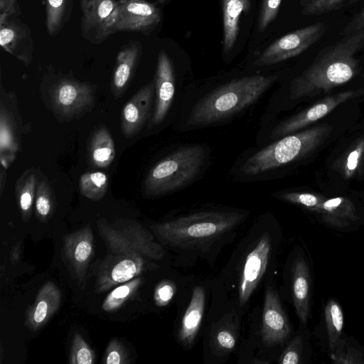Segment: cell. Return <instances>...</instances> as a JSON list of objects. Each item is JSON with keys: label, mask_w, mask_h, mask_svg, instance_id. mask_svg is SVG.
Wrapping results in <instances>:
<instances>
[{"label": "cell", "mask_w": 364, "mask_h": 364, "mask_svg": "<svg viewBox=\"0 0 364 364\" xmlns=\"http://www.w3.org/2000/svg\"><path fill=\"white\" fill-rule=\"evenodd\" d=\"M107 247L105 258L95 267V290L105 292L153 268L164 256L162 247L138 222L119 218L97 222Z\"/></svg>", "instance_id": "1"}, {"label": "cell", "mask_w": 364, "mask_h": 364, "mask_svg": "<svg viewBox=\"0 0 364 364\" xmlns=\"http://www.w3.org/2000/svg\"><path fill=\"white\" fill-rule=\"evenodd\" d=\"M363 46L364 28L323 48L313 63L291 81L290 100L328 93L349 82L359 72L360 63L355 55Z\"/></svg>", "instance_id": "2"}, {"label": "cell", "mask_w": 364, "mask_h": 364, "mask_svg": "<svg viewBox=\"0 0 364 364\" xmlns=\"http://www.w3.org/2000/svg\"><path fill=\"white\" fill-rule=\"evenodd\" d=\"M276 75H254L234 79L200 100L188 124L208 126L222 122L255 103L277 81Z\"/></svg>", "instance_id": "3"}, {"label": "cell", "mask_w": 364, "mask_h": 364, "mask_svg": "<svg viewBox=\"0 0 364 364\" xmlns=\"http://www.w3.org/2000/svg\"><path fill=\"white\" fill-rule=\"evenodd\" d=\"M245 218L242 212L200 211L152 225L151 230L164 245L193 248L217 239L237 226Z\"/></svg>", "instance_id": "4"}, {"label": "cell", "mask_w": 364, "mask_h": 364, "mask_svg": "<svg viewBox=\"0 0 364 364\" xmlns=\"http://www.w3.org/2000/svg\"><path fill=\"white\" fill-rule=\"evenodd\" d=\"M331 129L328 124H319L276 139L250 156L240 166L241 173L258 176L284 168L317 149Z\"/></svg>", "instance_id": "5"}, {"label": "cell", "mask_w": 364, "mask_h": 364, "mask_svg": "<svg viewBox=\"0 0 364 364\" xmlns=\"http://www.w3.org/2000/svg\"><path fill=\"white\" fill-rule=\"evenodd\" d=\"M207 159L206 149L200 144L181 146L155 164L143 183L147 198L165 196L184 188L200 173Z\"/></svg>", "instance_id": "6"}, {"label": "cell", "mask_w": 364, "mask_h": 364, "mask_svg": "<svg viewBox=\"0 0 364 364\" xmlns=\"http://www.w3.org/2000/svg\"><path fill=\"white\" fill-rule=\"evenodd\" d=\"M272 196L314 213L323 223L337 230H346L359 220L357 207L348 197H327L301 191H282Z\"/></svg>", "instance_id": "7"}, {"label": "cell", "mask_w": 364, "mask_h": 364, "mask_svg": "<svg viewBox=\"0 0 364 364\" xmlns=\"http://www.w3.org/2000/svg\"><path fill=\"white\" fill-rule=\"evenodd\" d=\"M327 30L323 22H317L288 33L266 48L254 65L267 66L294 58L318 42Z\"/></svg>", "instance_id": "8"}, {"label": "cell", "mask_w": 364, "mask_h": 364, "mask_svg": "<svg viewBox=\"0 0 364 364\" xmlns=\"http://www.w3.org/2000/svg\"><path fill=\"white\" fill-rule=\"evenodd\" d=\"M51 102L58 116L67 120L78 118L95 106L92 85L73 79H62L51 90Z\"/></svg>", "instance_id": "9"}, {"label": "cell", "mask_w": 364, "mask_h": 364, "mask_svg": "<svg viewBox=\"0 0 364 364\" xmlns=\"http://www.w3.org/2000/svg\"><path fill=\"white\" fill-rule=\"evenodd\" d=\"M363 95L364 88H359L327 95L311 106L279 122L272 129L270 138L278 139L302 130L326 116L343 102Z\"/></svg>", "instance_id": "10"}, {"label": "cell", "mask_w": 364, "mask_h": 364, "mask_svg": "<svg viewBox=\"0 0 364 364\" xmlns=\"http://www.w3.org/2000/svg\"><path fill=\"white\" fill-rule=\"evenodd\" d=\"M116 31L150 33L161 21V11L145 0H119L116 8Z\"/></svg>", "instance_id": "11"}, {"label": "cell", "mask_w": 364, "mask_h": 364, "mask_svg": "<svg viewBox=\"0 0 364 364\" xmlns=\"http://www.w3.org/2000/svg\"><path fill=\"white\" fill-rule=\"evenodd\" d=\"M17 16L0 14V46L28 66L33 57L34 42L28 26Z\"/></svg>", "instance_id": "12"}, {"label": "cell", "mask_w": 364, "mask_h": 364, "mask_svg": "<svg viewBox=\"0 0 364 364\" xmlns=\"http://www.w3.org/2000/svg\"><path fill=\"white\" fill-rule=\"evenodd\" d=\"M270 252V237L268 233H265L245 259L239 285L240 306L246 304L260 282L266 270Z\"/></svg>", "instance_id": "13"}, {"label": "cell", "mask_w": 364, "mask_h": 364, "mask_svg": "<svg viewBox=\"0 0 364 364\" xmlns=\"http://www.w3.org/2000/svg\"><path fill=\"white\" fill-rule=\"evenodd\" d=\"M155 105L149 127L161 124L166 118L175 95V75L172 63L164 50L158 55L155 75Z\"/></svg>", "instance_id": "14"}, {"label": "cell", "mask_w": 364, "mask_h": 364, "mask_svg": "<svg viewBox=\"0 0 364 364\" xmlns=\"http://www.w3.org/2000/svg\"><path fill=\"white\" fill-rule=\"evenodd\" d=\"M93 239L90 225L64 237V255L79 284H82L85 279L88 264L92 257Z\"/></svg>", "instance_id": "15"}, {"label": "cell", "mask_w": 364, "mask_h": 364, "mask_svg": "<svg viewBox=\"0 0 364 364\" xmlns=\"http://www.w3.org/2000/svg\"><path fill=\"white\" fill-rule=\"evenodd\" d=\"M155 80L141 87L124 105L121 115L123 134L131 138L137 134L150 117L155 97Z\"/></svg>", "instance_id": "16"}, {"label": "cell", "mask_w": 364, "mask_h": 364, "mask_svg": "<svg viewBox=\"0 0 364 364\" xmlns=\"http://www.w3.org/2000/svg\"><path fill=\"white\" fill-rule=\"evenodd\" d=\"M291 327L275 291L269 287L265 292L262 312V338L267 345L282 343Z\"/></svg>", "instance_id": "17"}, {"label": "cell", "mask_w": 364, "mask_h": 364, "mask_svg": "<svg viewBox=\"0 0 364 364\" xmlns=\"http://www.w3.org/2000/svg\"><path fill=\"white\" fill-rule=\"evenodd\" d=\"M6 95L1 90L0 103V161L6 170L14 160L20 146L19 131L22 122L18 112L8 106Z\"/></svg>", "instance_id": "18"}, {"label": "cell", "mask_w": 364, "mask_h": 364, "mask_svg": "<svg viewBox=\"0 0 364 364\" xmlns=\"http://www.w3.org/2000/svg\"><path fill=\"white\" fill-rule=\"evenodd\" d=\"M117 3L115 0H80V28L85 40L98 44L101 31Z\"/></svg>", "instance_id": "19"}, {"label": "cell", "mask_w": 364, "mask_h": 364, "mask_svg": "<svg viewBox=\"0 0 364 364\" xmlns=\"http://www.w3.org/2000/svg\"><path fill=\"white\" fill-rule=\"evenodd\" d=\"M141 53L142 46L137 41H130L119 51L111 81V90L115 99L121 97L127 90Z\"/></svg>", "instance_id": "20"}, {"label": "cell", "mask_w": 364, "mask_h": 364, "mask_svg": "<svg viewBox=\"0 0 364 364\" xmlns=\"http://www.w3.org/2000/svg\"><path fill=\"white\" fill-rule=\"evenodd\" d=\"M60 301L59 288L53 282L45 283L26 314V326L32 331L41 328L58 309Z\"/></svg>", "instance_id": "21"}, {"label": "cell", "mask_w": 364, "mask_h": 364, "mask_svg": "<svg viewBox=\"0 0 364 364\" xmlns=\"http://www.w3.org/2000/svg\"><path fill=\"white\" fill-rule=\"evenodd\" d=\"M292 298L300 323L306 325L310 309V276L302 257H297L292 266Z\"/></svg>", "instance_id": "22"}, {"label": "cell", "mask_w": 364, "mask_h": 364, "mask_svg": "<svg viewBox=\"0 0 364 364\" xmlns=\"http://www.w3.org/2000/svg\"><path fill=\"white\" fill-rule=\"evenodd\" d=\"M204 308V290L201 287H196L178 331V338L184 347L190 348L193 345L202 322Z\"/></svg>", "instance_id": "23"}, {"label": "cell", "mask_w": 364, "mask_h": 364, "mask_svg": "<svg viewBox=\"0 0 364 364\" xmlns=\"http://www.w3.org/2000/svg\"><path fill=\"white\" fill-rule=\"evenodd\" d=\"M250 6V0H222L223 41L225 53H230L237 41L241 15Z\"/></svg>", "instance_id": "24"}, {"label": "cell", "mask_w": 364, "mask_h": 364, "mask_svg": "<svg viewBox=\"0 0 364 364\" xmlns=\"http://www.w3.org/2000/svg\"><path fill=\"white\" fill-rule=\"evenodd\" d=\"M87 153L90 161L97 168H107L114 161V142L110 132L105 126L97 127L90 135Z\"/></svg>", "instance_id": "25"}, {"label": "cell", "mask_w": 364, "mask_h": 364, "mask_svg": "<svg viewBox=\"0 0 364 364\" xmlns=\"http://www.w3.org/2000/svg\"><path fill=\"white\" fill-rule=\"evenodd\" d=\"M37 173L33 168L23 171L16 180L15 195L22 219L27 222L31 215L37 187Z\"/></svg>", "instance_id": "26"}, {"label": "cell", "mask_w": 364, "mask_h": 364, "mask_svg": "<svg viewBox=\"0 0 364 364\" xmlns=\"http://www.w3.org/2000/svg\"><path fill=\"white\" fill-rule=\"evenodd\" d=\"M213 330L210 336V345L214 353L224 355L231 352L237 343V323L230 317L223 318Z\"/></svg>", "instance_id": "27"}, {"label": "cell", "mask_w": 364, "mask_h": 364, "mask_svg": "<svg viewBox=\"0 0 364 364\" xmlns=\"http://www.w3.org/2000/svg\"><path fill=\"white\" fill-rule=\"evenodd\" d=\"M336 164V169L344 178L358 176L364 164V136L358 138Z\"/></svg>", "instance_id": "28"}, {"label": "cell", "mask_w": 364, "mask_h": 364, "mask_svg": "<svg viewBox=\"0 0 364 364\" xmlns=\"http://www.w3.org/2000/svg\"><path fill=\"white\" fill-rule=\"evenodd\" d=\"M46 26L48 33L54 36L63 28L69 18L72 0H46Z\"/></svg>", "instance_id": "29"}, {"label": "cell", "mask_w": 364, "mask_h": 364, "mask_svg": "<svg viewBox=\"0 0 364 364\" xmlns=\"http://www.w3.org/2000/svg\"><path fill=\"white\" fill-rule=\"evenodd\" d=\"M34 203L37 218L47 222L55 210L56 200L52 187L43 176L38 179Z\"/></svg>", "instance_id": "30"}, {"label": "cell", "mask_w": 364, "mask_h": 364, "mask_svg": "<svg viewBox=\"0 0 364 364\" xmlns=\"http://www.w3.org/2000/svg\"><path fill=\"white\" fill-rule=\"evenodd\" d=\"M142 278L140 276L134 277L126 282L119 284L111 291L105 299L102 308L105 311L112 312L119 309L129 300L142 284Z\"/></svg>", "instance_id": "31"}, {"label": "cell", "mask_w": 364, "mask_h": 364, "mask_svg": "<svg viewBox=\"0 0 364 364\" xmlns=\"http://www.w3.org/2000/svg\"><path fill=\"white\" fill-rule=\"evenodd\" d=\"M108 186V177L102 171L86 172L79 179L81 193L94 201L100 200L105 196Z\"/></svg>", "instance_id": "32"}, {"label": "cell", "mask_w": 364, "mask_h": 364, "mask_svg": "<svg viewBox=\"0 0 364 364\" xmlns=\"http://www.w3.org/2000/svg\"><path fill=\"white\" fill-rule=\"evenodd\" d=\"M324 317L328 336V348L333 351L341 338L343 327V314L339 304L330 299L324 309Z\"/></svg>", "instance_id": "33"}, {"label": "cell", "mask_w": 364, "mask_h": 364, "mask_svg": "<svg viewBox=\"0 0 364 364\" xmlns=\"http://www.w3.org/2000/svg\"><path fill=\"white\" fill-rule=\"evenodd\" d=\"M69 363L70 364H94L95 354L91 347L82 338L81 334L76 331L73 337Z\"/></svg>", "instance_id": "34"}, {"label": "cell", "mask_w": 364, "mask_h": 364, "mask_svg": "<svg viewBox=\"0 0 364 364\" xmlns=\"http://www.w3.org/2000/svg\"><path fill=\"white\" fill-rule=\"evenodd\" d=\"M346 0H301V13L304 16L327 14L343 7Z\"/></svg>", "instance_id": "35"}, {"label": "cell", "mask_w": 364, "mask_h": 364, "mask_svg": "<svg viewBox=\"0 0 364 364\" xmlns=\"http://www.w3.org/2000/svg\"><path fill=\"white\" fill-rule=\"evenodd\" d=\"M331 359L335 363H364V355L362 352L354 347L348 346L346 341L341 338L331 354Z\"/></svg>", "instance_id": "36"}, {"label": "cell", "mask_w": 364, "mask_h": 364, "mask_svg": "<svg viewBox=\"0 0 364 364\" xmlns=\"http://www.w3.org/2000/svg\"><path fill=\"white\" fill-rule=\"evenodd\" d=\"M282 0H262L257 23L259 31H264L276 18Z\"/></svg>", "instance_id": "37"}, {"label": "cell", "mask_w": 364, "mask_h": 364, "mask_svg": "<svg viewBox=\"0 0 364 364\" xmlns=\"http://www.w3.org/2000/svg\"><path fill=\"white\" fill-rule=\"evenodd\" d=\"M103 363L106 364H127L129 363L125 348L117 338L109 343L104 356Z\"/></svg>", "instance_id": "38"}, {"label": "cell", "mask_w": 364, "mask_h": 364, "mask_svg": "<svg viewBox=\"0 0 364 364\" xmlns=\"http://www.w3.org/2000/svg\"><path fill=\"white\" fill-rule=\"evenodd\" d=\"M303 350V339L301 336H295L279 357V363L298 364L301 362Z\"/></svg>", "instance_id": "39"}, {"label": "cell", "mask_w": 364, "mask_h": 364, "mask_svg": "<svg viewBox=\"0 0 364 364\" xmlns=\"http://www.w3.org/2000/svg\"><path fill=\"white\" fill-rule=\"evenodd\" d=\"M176 288L173 282L166 280L156 286L154 300L156 306H165L168 305L174 296Z\"/></svg>", "instance_id": "40"}, {"label": "cell", "mask_w": 364, "mask_h": 364, "mask_svg": "<svg viewBox=\"0 0 364 364\" xmlns=\"http://www.w3.org/2000/svg\"><path fill=\"white\" fill-rule=\"evenodd\" d=\"M364 28V8L357 13L344 27L341 34L347 36Z\"/></svg>", "instance_id": "41"}, {"label": "cell", "mask_w": 364, "mask_h": 364, "mask_svg": "<svg viewBox=\"0 0 364 364\" xmlns=\"http://www.w3.org/2000/svg\"><path fill=\"white\" fill-rule=\"evenodd\" d=\"M20 14L17 0H0V14L18 15Z\"/></svg>", "instance_id": "42"}, {"label": "cell", "mask_w": 364, "mask_h": 364, "mask_svg": "<svg viewBox=\"0 0 364 364\" xmlns=\"http://www.w3.org/2000/svg\"><path fill=\"white\" fill-rule=\"evenodd\" d=\"M21 252V242H18L11 251L10 260L15 264L18 262Z\"/></svg>", "instance_id": "43"}, {"label": "cell", "mask_w": 364, "mask_h": 364, "mask_svg": "<svg viewBox=\"0 0 364 364\" xmlns=\"http://www.w3.org/2000/svg\"><path fill=\"white\" fill-rule=\"evenodd\" d=\"M361 0H348L347 1V5L348 6H351V5H353L359 1H360Z\"/></svg>", "instance_id": "44"}, {"label": "cell", "mask_w": 364, "mask_h": 364, "mask_svg": "<svg viewBox=\"0 0 364 364\" xmlns=\"http://www.w3.org/2000/svg\"><path fill=\"white\" fill-rule=\"evenodd\" d=\"M159 3L163 4L167 1L168 0H157Z\"/></svg>", "instance_id": "45"}]
</instances>
